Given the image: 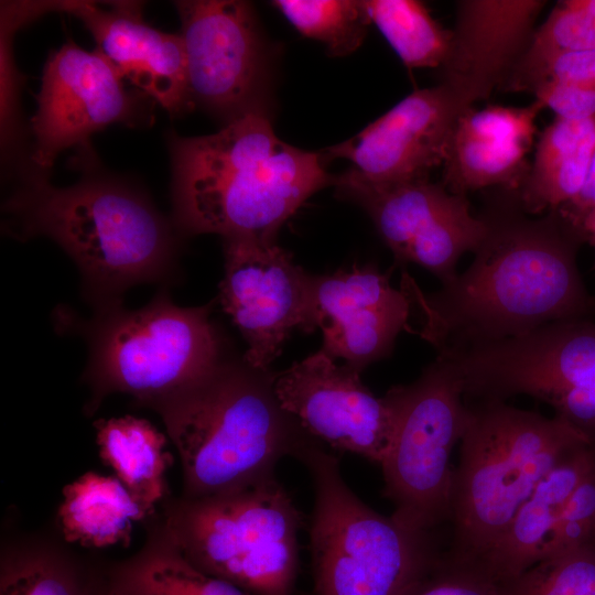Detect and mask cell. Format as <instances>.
Segmentation results:
<instances>
[{"label":"cell","mask_w":595,"mask_h":595,"mask_svg":"<svg viewBox=\"0 0 595 595\" xmlns=\"http://www.w3.org/2000/svg\"><path fill=\"white\" fill-rule=\"evenodd\" d=\"M488 221L469 267L430 294L407 272L401 289L420 315L418 334L437 354L591 318L595 300L577 267L581 232L553 210L547 219Z\"/></svg>","instance_id":"obj_1"},{"label":"cell","mask_w":595,"mask_h":595,"mask_svg":"<svg viewBox=\"0 0 595 595\" xmlns=\"http://www.w3.org/2000/svg\"><path fill=\"white\" fill-rule=\"evenodd\" d=\"M172 224L180 234L275 242L282 225L333 185L323 158L283 142L268 116L250 112L216 133L167 136Z\"/></svg>","instance_id":"obj_2"},{"label":"cell","mask_w":595,"mask_h":595,"mask_svg":"<svg viewBox=\"0 0 595 595\" xmlns=\"http://www.w3.org/2000/svg\"><path fill=\"white\" fill-rule=\"evenodd\" d=\"M3 206L4 227L20 240L46 236L77 266L95 310L120 304L123 292L163 280L176 258L173 227L145 193L89 170L75 184L53 186L34 165Z\"/></svg>","instance_id":"obj_3"},{"label":"cell","mask_w":595,"mask_h":595,"mask_svg":"<svg viewBox=\"0 0 595 595\" xmlns=\"http://www.w3.org/2000/svg\"><path fill=\"white\" fill-rule=\"evenodd\" d=\"M274 376L223 358L153 402L182 466L183 497L219 494L274 475L314 439L280 404Z\"/></svg>","instance_id":"obj_4"},{"label":"cell","mask_w":595,"mask_h":595,"mask_svg":"<svg viewBox=\"0 0 595 595\" xmlns=\"http://www.w3.org/2000/svg\"><path fill=\"white\" fill-rule=\"evenodd\" d=\"M467 407L454 469L447 559L472 565L497 542L539 482L571 452L593 443L556 415L502 401Z\"/></svg>","instance_id":"obj_5"},{"label":"cell","mask_w":595,"mask_h":595,"mask_svg":"<svg viewBox=\"0 0 595 595\" xmlns=\"http://www.w3.org/2000/svg\"><path fill=\"white\" fill-rule=\"evenodd\" d=\"M314 487L310 551L314 595H408L439 563L433 533L367 506L338 458L313 439L296 458Z\"/></svg>","instance_id":"obj_6"},{"label":"cell","mask_w":595,"mask_h":595,"mask_svg":"<svg viewBox=\"0 0 595 595\" xmlns=\"http://www.w3.org/2000/svg\"><path fill=\"white\" fill-rule=\"evenodd\" d=\"M166 530L201 571L251 595H292L302 516L275 475L219 494L170 501Z\"/></svg>","instance_id":"obj_7"},{"label":"cell","mask_w":595,"mask_h":595,"mask_svg":"<svg viewBox=\"0 0 595 595\" xmlns=\"http://www.w3.org/2000/svg\"><path fill=\"white\" fill-rule=\"evenodd\" d=\"M89 409L115 392L149 407L214 368L225 356L210 304L184 307L161 290L145 306L96 310L83 327Z\"/></svg>","instance_id":"obj_8"},{"label":"cell","mask_w":595,"mask_h":595,"mask_svg":"<svg viewBox=\"0 0 595 595\" xmlns=\"http://www.w3.org/2000/svg\"><path fill=\"white\" fill-rule=\"evenodd\" d=\"M394 415L388 451L380 464L383 495L392 517L404 526L433 533L450 518L455 467L452 453L468 416L463 389L435 358L420 377L388 390Z\"/></svg>","instance_id":"obj_9"},{"label":"cell","mask_w":595,"mask_h":595,"mask_svg":"<svg viewBox=\"0 0 595 595\" xmlns=\"http://www.w3.org/2000/svg\"><path fill=\"white\" fill-rule=\"evenodd\" d=\"M436 358L457 378L468 403L506 402L526 394L550 404L587 383L595 368V322L558 321Z\"/></svg>","instance_id":"obj_10"},{"label":"cell","mask_w":595,"mask_h":595,"mask_svg":"<svg viewBox=\"0 0 595 595\" xmlns=\"http://www.w3.org/2000/svg\"><path fill=\"white\" fill-rule=\"evenodd\" d=\"M153 99L129 90L111 62L72 40L48 56L31 129V162L46 172L72 147L88 148L89 137L112 123L145 126L153 119Z\"/></svg>","instance_id":"obj_11"},{"label":"cell","mask_w":595,"mask_h":595,"mask_svg":"<svg viewBox=\"0 0 595 595\" xmlns=\"http://www.w3.org/2000/svg\"><path fill=\"white\" fill-rule=\"evenodd\" d=\"M174 6L193 106L198 104L227 122L250 112L266 113L269 57L251 4L187 0Z\"/></svg>","instance_id":"obj_12"},{"label":"cell","mask_w":595,"mask_h":595,"mask_svg":"<svg viewBox=\"0 0 595 595\" xmlns=\"http://www.w3.org/2000/svg\"><path fill=\"white\" fill-rule=\"evenodd\" d=\"M333 185L366 209L397 262L416 263L441 284L457 274L462 255L476 251L488 234L486 218L470 214L466 196L429 178L372 186L345 172Z\"/></svg>","instance_id":"obj_13"},{"label":"cell","mask_w":595,"mask_h":595,"mask_svg":"<svg viewBox=\"0 0 595 595\" xmlns=\"http://www.w3.org/2000/svg\"><path fill=\"white\" fill-rule=\"evenodd\" d=\"M218 300L247 344L244 360L270 371L290 333L313 332L311 277L275 242L224 240Z\"/></svg>","instance_id":"obj_14"},{"label":"cell","mask_w":595,"mask_h":595,"mask_svg":"<svg viewBox=\"0 0 595 595\" xmlns=\"http://www.w3.org/2000/svg\"><path fill=\"white\" fill-rule=\"evenodd\" d=\"M281 407L321 443L381 464L393 431L392 405L376 397L360 372L322 348L274 376Z\"/></svg>","instance_id":"obj_15"},{"label":"cell","mask_w":595,"mask_h":595,"mask_svg":"<svg viewBox=\"0 0 595 595\" xmlns=\"http://www.w3.org/2000/svg\"><path fill=\"white\" fill-rule=\"evenodd\" d=\"M469 102L447 83L415 90L355 137L326 149L327 159H346L354 178L391 186L429 178L444 164L450 137Z\"/></svg>","instance_id":"obj_16"},{"label":"cell","mask_w":595,"mask_h":595,"mask_svg":"<svg viewBox=\"0 0 595 595\" xmlns=\"http://www.w3.org/2000/svg\"><path fill=\"white\" fill-rule=\"evenodd\" d=\"M411 307L407 293L374 266L311 277L312 318L322 331V349L359 372L387 357L402 331L412 332Z\"/></svg>","instance_id":"obj_17"},{"label":"cell","mask_w":595,"mask_h":595,"mask_svg":"<svg viewBox=\"0 0 595 595\" xmlns=\"http://www.w3.org/2000/svg\"><path fill=\"white\" fill-rule=\"evenodd\" d=\"M61 12L79 19L121 78L171 116L193 109L182 37L150 26L142 18V3L111 1L100 8L91 1H64Z\"/></svg>","instance_id":"obj_18"},{"label":"cell","mask_w":595,"mask_h":595,"mask_svg":"<svg viewBox=\"0 0 595 595\" xmlns=\"http://www.w3.org/2000/svg\"><path fill=\"white\" fill-rule=\"evenodd\" d=\"M544 105L488 106L462 112L452 130L444 161L443 185L464 195L491 185L518 188L527 173L526 156Z\"/></svg>","instance_id":"obj_19"},{"label":"cell","mask_w":595,"mask_h":595,"mask_svg":"<svg viewBox=\"0 0 595 595\" xmlns=\"http://www.w3.org/2000/svg\"><path fill=\"white\" fill-rule=\"evenodd\" d=\"M594 467V444L566 455L539 482L491 549L468 566L499 583L538 563L567 498Z\"/></svg>","instance_id":"obj_20"},{"label":"cell","mask_w":595,"mask_h":595,"mask_svg":"<svg viewBox=\"0 0 595 595\" xmlns=\"http://www.w3.org/2000/svg\"><path fill=\"white\" fill-rule=\"evenodd\" d=\"M447 71L489 94L509 67L543 1H463Z\"/></svg>","instance_id":"obj_21"},{"label":"cell","mask_w":595,"mask_h":595,"mask_svg":"<svg viewBox=\"0 0 595 595\" xmlns=\"http://www.w3.org/2000/svg\"><path fill=\"white\" fill-rule=\"evenodd\" d=\"M58 524L65 541L84 548L128 547L134 523L151 515L111 475L87 472L64 486Z\"/></svg>","instance_id":"obj_22"},{"label":"cell","mask_w":595,"mask_h":595,"mask_svg":"<svg viewBox=\"0 0 595 595\" xmlns=\"http://www.w3.org/2000/svg\"><path fill=\"white\" fill-rule=\"evenodd\" d=\"M595 152V117H556L542 132L520 201L532 214L559 209L582 190Z\"/></svg>","instance_id":"obj_23"},{"label":"cell","mask_w":595,"mask_h":595,"mask_svg":"<svg viewBox=\"0 0 595 595\" xmlns=\"http://www.w3.org/2000/svg\"><path fill=\"white\" fill-rule=\"evenodd\" d=\"M106 595H251L192 564L163 523L143 547L115 565L102 581Z\"/></svg>","instance_id":"obj_24"},{"label":"cell","mask_w":595,"mask_h":595,"mask_svg":"<svg viewBox=\"0 0 595 595\" xmlns=\"http://www.w3.org/2000/svg\"><path fill=\"white\" fill-rule=\"evenodd\" d=\"M100 459L150 513L165 498L173 456L166 436L148 420L125 415L94 423Z\"/></svg>","instance_id":"obj_25"},{"label":"cell","mask_w":595,"mask_h":595,"mask_svg":"<svg viewBox=\"0 0 595 595\" xmlns=\"http://www.w3.org/2000/svg\"><path fill=\"white\" fill-rule=\"evenodd\" d=\"M393 51L410 68L445 65L454 46V32L445 30L426 7L414 0L361 1Z\"/></svg>","instance_id":"obj_26"},{"label":"cell","mask_w":595,"mask_h":595,"mask_svg":"<svg viewBox=\"0 0 595 595\" xmlns=\"http://www.w3.org/2000/svg\"><path fill=\"white\" fill-rule=\"evenodd\" d=\"M75 564L47 547H22L1 554L0 595H98Z\"/></svg>","instance_id":"obj_27"},{"label":"cell","mask_w":595,"mask_h":595,"mask_svg":"<svg viewBox=\"0 0 595 595\" xmlns=\"http://www.w3.org/2000/svg\"><path fill=\"white\" fill-rule=\"evenodd\" d=\"M272 6L301 34L322 42L333 56H345L356 51L370 23L361 1L277 0Z\"/></svg>","instance_id":"obj_28"},{"label":"cell","mask_w":595,"mask_h":595,"mask_svg":"<svg viewBox=\"0 0 595 595\" xmlns=\"http://www.w3.org/2000/svg\"><path fill=\"white\" fill-rule=\"evenodd\" d=\"M495 584L499 595H595V547L543 559Z\"/></svg>","instance_id":"obj_29"},{"label":"cell","mask_w":595,"mask_h":595,"mask_svg":"<svg viewBox=\"0 0 595 595\" xmlns=\"http://www.w3.org/2000/svg\"><path fill=\"white\" fill-rule=\"evenodd\" d=\"M595 50V0L558 2L532 35L526 55Z\"/></svg>","instance_id":"obj_30"},{"label":"cell","mask_w":595,"mask_h":595,"mask_svg":"<svg viewBox=\"0 0 595 595\" xmlns=\"http://www.w3.org/2000/svg\"><path fill=\"white\" fill-rule=\"evenodd\" d=\"M587 547H595V467L567 498L541 560Z\"/></svg>","instance_id":"obj_31"},{"label":"cell","mask_w":595,"mask_h":595,"mask_svg":"<svg viewBox=\"0 0 595 595\" xmlns=\"http://www.w3.org/2000/svg\"><path fill=\"white\" fill-rule=\"evenodd\" d=\"M544 83L595 89V50L524 55L513 75L515 89L532 90Z\"/></svg>","instance_id":"obj_32"},{"label":"cell","mask_w":595,"mask_h":595,"mask_svg":"<svg viewBox=\"0 0 595 595\" xmlns=\"http://www.w3.org/2000/svg\"><path fill=\"white\" fill-rule=\"evenodd\" d=\"M36 18L28 2H2L1 4V139L3 153L14 147L17 140L15 68L9 41L22 24Z\"/></svg>","instance_id":"obj_33"},{"label":"cell","mask_w":595,"mask_h":595,"mask_svg":"<svg viewBox=\"0 0 595 595\" xmlns=\"http://www.w3.org/2000/svg\"><path fill=\"white\" fill-rule=\"evenodd\" d=\"M408 595H499L496 584L476 569L441 558Z\"/></svg>","instance_id":"obj_34"},{"label":"cell","mask_w":595,"mask_h":595,"mask_svg":"<svg viewBox=\"0 0 595 595\" xmlns=\"http://www.w3.org/2000/svg\"><path fill=\"white\" fill-rule=\"evenodd\" d=\"M537 100L552 109L556 117L583 120L595 117V89L544 83L531 90Z\"/></svg>","instance_id":"obj_35"},{"label":"cell","mask_w":595,"mask_h":595,"mask_svg":"<svg viewBox=\"0 0 595 595\" xmlns=\"http://www.w3.org/2000/svg\"><path fill=\"white\" fill-rule=\"evenodd\" d=\"M556 212L578 231L584 220L595 213V152L582 190Z\"/></svg>","instance_id":"obj_36"},{"label":"cell","mask_w":595,"mask_h":595,"mask_svg":"<svg viewBox=\"0 0 595 595\" xmlns=\"http://www.w3.org/2000/svg\"><path fill=\"white\" fill-rule=\"evenodd\" d=\"M580 232L584 242H588L595 250V213L584 220L580 227Z\"/></svg>","instance_id":"obj_37"},{"label":"cell","mask_w":595,"mask_h":595,"mask_svg":"<svg viewBox=\"0 0 595 595\" xmlns=\"http://www.w3.org/2000/svg\"><path fill=\"white\" fill-rule=\"evenodd\" d=\"M98 595H106L105 592H104V588H102V582H101V584H100V588H99Z\"/></svg>","instance_id":"obj_38"}]
</instances>
